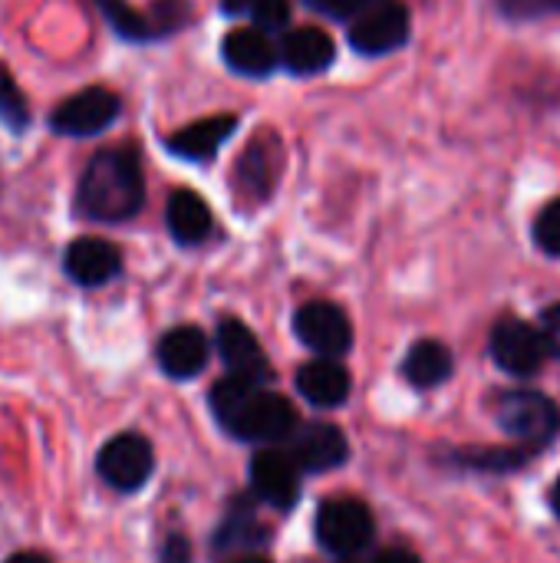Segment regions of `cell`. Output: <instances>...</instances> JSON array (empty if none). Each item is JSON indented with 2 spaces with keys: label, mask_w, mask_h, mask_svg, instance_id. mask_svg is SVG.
<instances>
[{
  "label": "cell",
  "mask_w": 560,
  "mask_h": 563,
  "mask_svg": "<svg viewBox=\"0 0 560 563\" xmlns=\"http://www.w3.org/2000/svg\"><path fill=\"white\" fill-rule=\"evenodd\" d=\"M495 416H498V426L528 452L551 445L560 432L558 406L545 393H535V389L502 393L495 402Z\"/></svg>",
  "instance_id": "3957f363"
},
{
  "label": "cell",
  "mask_w": 560,
  "mask_h": 563,
  "mask_svg": "<svg viewBox=\"0 0 560 563\" xmlns=\"http://www.w3.org/2000/svg\"><path fill=\"white\" fill-rule=\"evenodd\" d=\"M248 10H251V16H254L261 33L284 30L287 20H290V0H251Z\"/></svg>",
  "instance_id": "f1b7e54d"
},
{
  "label": "cell",
  "mask_w": 560,
  "mask_h": 563,
  "mask_svg": "<svg viewBox=\"0 0 560 563\" xmlns=\"http://www.w3.org/2000/svg\"><path fill=\"white\" fill-rule=\"evenodd\" d=\"M155 356H158V366H162L165 376L191 379L208 366L211 346H208V336L198 327H175L158 340Z\"/></svg>",
  "instance_id": "9a60e30c"
},
{
  "label": "cell",
  "mask_w": 560,
  "mask_h": 563,
  "mask_svg": "<svg viewBox=\"0 0 560 563\" xmlns=\"http://www.w3.org/2000/svg\"><path fill=\"white\" fill-rule=\"evenodd\" d=\"M455 363H452V350L439 340H419L406 360H403V376L416 386V389H432L442 386L452 376Z\"/></svg>",
  "instance_id": "d6986e66"
},
{
  "label": "cell",
  "mask_w": 560,
  "mask_h": 563,
  "mask_svg": "<svg viewBox=\"0 0 560 563\" xmlns=\"http://www.w3.org/2000/svg\"><path fill=\"white\" fill-rule=\"evenodd\" d=\"M307 7H314V10H323V13H330V3L333 0H304Z\"/></svg>",
  "instance_id": "d590c367"
},
{
  "label": "cell",
  "mask_w": 560,
  "mask_h": 563,
  "mask_svg": "<svg viewBox=\"0 0 560 563\" xmlns=\"http://www.w3.org/2000/svg\"><path fill=\"white\" fill-rule=\"evenodd\" d=\"M373 534H376L373 515L356 498H330L317 511V541L337 558L360 554L373 541Z\"/></svg>",
  "instance_id": "277c9868"
},
{
  "label": "cell",
  "mask_w": 560,
  "mask_h": 563,
  "mask_svg": "<svg viewBox=\"0 0 560 563\" xmlns=\"http://www.w3.org/2000/svg\"><path fill=\"white\" fill-rule=\"evenodd\" d=\"M211 412L224 432L244 442H281L294 435L297 412L290 399L267 393L257 383L228 376L211 389Z\"/></svg>",
  "instance_id": "7a4b0ae2"
},
{
  "label": "cell",
  "mask_w": 560,
  "mask_h": 563,
  "mask_svg": "<svg viewBox=\"0 0 560 563\" xmlns=\"http://www.w3.org/2000/svg\"><path fill=\"white\" fill-rule=\"evenodd\" d=\"M528 459H531V452L528 449H459L455 452V462L462 465V468H475V472H495V475H502V472H518V468H525L528 465Z\"/></svg>",
  "instance_id": "7402d4cb"
},
{
  "label": "cell",
  "mask_w": 560,
  "mask_h": 563,
  "mask_svg": "<svg viewBox=\"0 0 560 563\" xmlns=\"http://www.w3.org/2000/svg\"><path fill=\"white\" fill-rule=\"evenodd\" d=\"M541 336L548 343V356H558L560 360V303H551L541 310Z\"/></svg>",
  "instance_id": "f546056e"
},
{
  "label": "cell",
  "mask_w": 560,
  "mask_h": 563,
  "mask_svg": "<svg viewBox=\"0 0 560 563\" xmlns=\"http://www.w3.org/2000/svg\"><path fill=\"white\" fill-rule=\"evenodd\" d=\"M488 350H492V360L498 363V369H505L515 379L535 376L548 360V343H545L541 330L518 317H502L492 327Z\"/></svg>",
  "instance_id": "5b68a950"
},
{
  "label": "cell",
  "mask_w": 560,
  "mask_h": 563,
  "mask_svg": "<svg viewBox=\"0 0 560 563\" xmlns=\"http://www.w3.org/2000/svg\"><path fill=\"white\" fill-rule=\"evenodd\" d=\"M294 333H297V340L307 350H314L323 360H340L353 346L350 317L337 303H330V300H310V303H304L297 310V317H294Z\"/></svg>",
  "instance_id": "8992f818"
},
{
  "label": "cell",
  "mask_w": 560,
  "mask_h": 563,
  "mask_svg": "<svg viewBox=\"0 0 560 563\" xmlns=\"http://www.w3.org/2000/svg\"><path fill=\"white\" fill-rule=\"evenodd\" d=\"M96 7H99V13L106 16V23L119 36H125V40H155V30H152L149 13L132 10L125 0H96Z\"/></svg>",
  "instance_id": "cb8c5ba5"
},
{
  "label": "cell",
  "mask_w": 560,
  "mask_h": 563,
  "mask_svg": "<svg viewBox=\"0 0 560 563\" xmlns=\"http://www.w3.org/2000/svg\"><path fill=\"white\" fill-rule=\"evenodd\" d=\"M119 106L122 102L116 92L92 86L56 106V112L50 115V129L59 135H99L119 119Z\"/></svg>",
  "instance_id": "9c48e42d"
},
{
  "label": "cell",
  "mask_w": 560,
  "mask_h": 563,
  "mask_svg": "<svg viewBox=\"0 0 560 563\" xmlns=\"http://www.w3.org/2000/svg\"><path fill=\"white\" fill-rule=\"evenodd\" d=\"M251 488L264 505L290 511L300 501V472L290 462V455L264 449L251 459Z\"/></svg>",
  "instance_id": "30bf717a"
},
{
  "label": "cell",
  "mask_w": 560,
  "mask_h": 563,
  "mask_svg": "<svg viewBox=\"0 0 560 563\" xmlns=\"http://www.w3.org/2000/svg\"><path fill=\"white\" fill-rule=\"evenodd\" d=\"M63 267H66L73 284H79V287H102V284H109L122 271V254H119L116 244H109L102 238H76L66 247Z\"/></svg>",
  "instance_id": "4fadbf2b"
},
{
  "label": "cell",
  "mask_w": 560,
  "mask_h": 563,
  "mask_svg": "<svg viewBox=\"0 0 560 563\" xmlns=\"http://www.w3.org/2000/svg\"><path fill=\"white\" fill-rule=\"evenodd\" d=\"M376 3H383V0H333L327 16H337V20H353V16H360L363 10H370V7H376Z\"/></svg>",
  "instance_id": "4dcf8cb0"
},
{
  "label": "cell",
  "mask_w": 560,
  "mask_h": 563,
  "mask_svg": "<svg viewBox=\"0 0 560 563\" xmlns=\"http://www.w3.org/2000/svg\"><path fill=\"white\" fill-rule=\"evenodd\" d=\"M290 462L297 465V472H333L350 459V445L347 435L330 426V422H307L297 429L294 442H290Z\"/></svg>",
  "instance_id": "8fae6325"
},
{
  "label": "cell",
  "mask_w": 560,
  "mask_h": 563,
  "mask_svg": "<svg viewBox=\"0 0 560 563\" xmlns=\"http://www.w3.org/2000/svg\"><path fill=\"white\" fill-rule=\"evenodd\" d=\"M495 13L508 23H538L560 16V0H492Z\"/></svg>",
  "instance_id": "d4e9b609"
},
{
  "label": "cell",
  "mask_w": 560,
  "mask_h": 563,
  "mask_svg": "<svg viewBox=\"0 0 560 563\" xmlns=\"http://www.w3.org/2000/svg\"><path fill=\"white\" fill-rule=\"evenodd\" d=\"M238 129V115H208V119H198L185 129H178L165 148L178 158H188V162H205L211 158Z\"/></svg>",
  "instance_id": "e0dca14e"
},
{
  "label": "cell",
  "mask_w": 560,
  "mask_h": 563,
  "mask_svg": "<svg viewBox=\"0 0 560 563\" xmlns=\"http://www.w3.org/2000/svg\"><path fill=\"white\" fill-rule=\"evenodd\" d=\"M373 563H422L413 551H406V548H389V551H383L380 558Z\"/></svg>",
  "instance_id": "d6a6232c"
},
{
  "label": "cell",
  "mask_w": 560,
  "mask_h": 563,
  "mask_svg": "<svg viewBox=\"0 0 560 563\" xmlns=\"http://www.w3.org/2000/svg\"><path fill=\"white\" fill-rule=\"evenodd\" d=\"M3 563H50L46 558H40V554H13L10 561Z\"/></svg>",
  "instance_id": "e575fe53"
},
{
  "label": "cell",
  "mask_w": 560,
  "mask_h": 563,
  "mask_svg": "<svg viewBox=\"0 0 560 563\" xmlns=\"http://www.w3.org/2000/svg\"><path fill=\"white\" fill-rule=\"evenodd\" d=\"M531 234H535L538 251H545L548 257H560V198L538 211Z\"/></svg>",
  "instance_id": "4316f807"
},
{
  "label": "cell",
  "mask_w": 560,
  "mask_h": 563,
  "mask_svg": "<svg viewBox=\"0 0 560 563\" xmlns=\"http://www.w3.org/2000/svg\"><path fill=\"white\" fill-rule=\"evenodd\" d=\"M221 49H224V63L238 76H251V79H267L277 69V63H281L277 59V46L257 26L231 30L224 36V46Z\"/></svg>",
  "instance_id": "2e32d148"
},
{
  "label": "cell",
  "mask_w": 560,
  "mask_h": 563,
  "mask_svg": "<svg viewBox=\"0 0 560 563\" xmlns=\"http://www.w3.org/2000/svg\"><path fill=\"white\" fill-rule=\"evenodd\" d=\"M218 353L231 376L264 386L271 379V363L257 343V336L241 320H221L218 327Z\"/></svg>",
  "instance_id": "7c38bea8"
},
{
  "label": "cell",
  "mask_w": 560,
  "mask_h": 563,
  "mask_svg": "<svg viewBox=\"0 0 560 563\" xmlns=\"http://www.w3.org/2000/svg\"><path fill=\"white\" fill-rule=\"evenodd\" d=\"M162 563H191V548L182 534H172L162 548Z\"/></svg>",
  "instance_id": "1f68e13d"
},
{
  "label": "cell",
  "mask_w": 560,
  "mask_h": 563,
  "mask_svg": "<svg viewBox=\"0 0 560 563\" xmlns=\"http://www.w3.org/2000/svg\"><path fill=\"white\" fill-rule=\"evenodd\" d=\"M297 389L300 396L317 406V409H333V406H343L350 399V373L337 363V360H323L317 356L314 363L300 366L297 373Z\"/></svg>",
  "instance_id": "ac0fdd59"
},
{
  "label": "cell",
  "mask_w": 560,
  "mask_h": 563,
  "mask_svg": "<svg viewBox=\"0 0 560 563\" xmlns=\"http://www.w3.org/2000/svg\"><path fill=\"white\" fill-rule=\"evenodd\" d=\"M231 563H271V561H264V558H254V554H248V558H241V561H231Z\"/></svg>",
  "instance_id": "74e56055"
},
{
  "label": "cell",
  "mask_w": 560,
  "mask_h": 563,
  "mask_svg": "<svg viewBox=\"0 0 560 563\" xmlns=\"http://www.w3.org/2000/svg\"><path fill=\"white\" fill-rule=\"evenodd\" d=\"M277 168H281V148H277V142L271 135L267 139H257L244 152V158L238 165V181H241L238 188H244L254 198H267L271 188H274Z\"/></svg>",
  "instance_id": "44dd1931"
},
{
  "label": "cell",
  "mask_w": 560,
  "mask_h": 563,
  "mask_svg": "<svg viewBox=\"0 0 560 563\" xmlns=\"http://www.w3.org/2000/svg\"><path fill=\"white\" fill-rule=\"evenodd\" d=\"M551 508H554V515L560 518V478L558 485H554V492H551Z\"/></svg>",
  "instance_id": "8d00e7d4"
},
{
  "label": "cell",
  "mask_w": 560,
  "mask_h": 563,
  "mask_svg": "<svg viewBox=\"0 0 560 563\" xmlns=\"http://www.w3.org/2000/svg\"><path fill=\"white\" fill-rule=\"evenodd\" d=\"M248 3H251V0H224L221 10H224V13H241V10H248Z\"/></svg>",
  "instance_id": "836d02e7"
},
{
  "label": "cell",
  "mask_w": 560,
  "mask_h": 563,
  "mask_svg": "<svg viewBox=\"0 0 560 563\" xmlns=\"http://www.w3.org/2000/svg\"><path fill=\"white\" fill-rule=\"evenodd\" d=\"M149 20H152L155 40L165 36V33H175V30H182L188 23V0H158V3H152Z\"/></svg>",
  "instance_id": "83f0119b"
},
{
  "label": "cell",
  "mask_w": 560,
  "mask_h": 563,
  "mask_svg": "<svg viewBox=\"0 0 560 563\" xmlns=\"http://www.w3.org/2000/svg\"><path fill=\"white\" fill-rule=\"evenodd\" d=\"M264 541H267V531L251 515H231L215 534V551H221V554H228V551H257Z\"/></svg>",
  "instance_id": "603a6c76"
},
{
  "label": "cell",
  "mask_w": 560,
  "mask_h": 563,
  "mask_svg": "<svg viewBox=\"0 0 560 563\" xmlns=\"http://www.w3.org/2000/svg\"><path fill=\"white\" fill-rule=\"evenodd\" d=\"M155 468V455L149 439H142L139 432H122L112 442L102 445L99 459H96V472L99 478L116 488V492H139L149 475Z\"/></svg>",
  "instance_id": "ba28073f"
},
{
  "label": "cell",
  "mask_w": 560,
  "mask_h": 563,
  "mask_svg": "<svg viewBox=\"0 0 560 563\" xmlns=\"http://www.w3.org/2000/svg\"><path fill=\"white\" fill-rule=\"evenodd\" d=\"M76 205L92 221L135 218L145 205V178H142L139 152L129 145L96 152L79 178Z\"/></svg>",
  "instance_id": "6da1fadb"
},
{
  "label": "cell",
  "mask_w": 560,
  "mask_h": 563,
  "mask_svg": "<svg viewBox=\"0 0 560 563\" xmlns=\"http://www.w3.org/2000/svg\"><path fill=\"white\" fill-rule=\"evenodd\" d=\"M211 228V211L195 191H175L168 198V231L178 244H201Z\"/></svg>",
  "instance_id": "ffe728a7"
},
{
  "label": "cell",
  "mask_w": 560,
  "mask_h": 563,
  "mask_svg": "<svg viewBox=\"0 0 560 563\" xmlns=\"http://www.w3.org/2000/svg\"><path fill=\"white\" fill-rule=\"evenodd\" d=\"M0 119L13 129V132H23L30 125V109L23 102V92L17 89L10 69L0 63Z\"/></svg>",
  "instance_id": "484cf974"
},
{
  "label": "cell",
  "mask_w": 560,
  "mask_h": 563,
  "mask_svg": "<svg viewBox=\"0 0 560 563\" xmlns=\"http://www.w3.org/2000/svg\"><path fill=\"white\" fill-rule=\"evenodd\" d=\"M409 10L399 0H383L360 16H353L350 26V46L360 56H386L409 43Z\"/></svg>",
  "instance_id": "52a82bcc"
},
{
  "label": "cell",
  "mask_w": 560,
  "mask_h": 563,
  "mask_svg": "<svg viewBox=\"0 0 560 563\" xmlns=\"http://www.w3.org/2000/svg\"><path fill=\"white\" fill-rule=\"evenodd\" d=\"M337 56L333 36L320 26H297L287 30L277 49V59L294 73V76H317L323 73Z\"/></svg>",
  "instance_id": "5bb4252c"
}]
</instances>
